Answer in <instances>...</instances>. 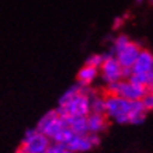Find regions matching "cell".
<instances>
[{
  "label": "cell",
  "instance_id": "obj_1",
  "mask_svg": "<svg viewBox=\"0 0 153 153\" xmlns=\"http://www.w3.org/2000/svg\"><path fill=\"white\" fill-rule=\"evenodd\" d=\"M105 115L117 124L139 125L146 120L148 111L143 108L140 100L129 101L118 96H105Z\"/></svg>",
  "mask_w": 153,
  "mask_h": 153
},
{
  "label": "cell",
  "instance_id": "obj_2",
  "mask_svg": "<svg viewBox=\"0 0 153 153\" xmlns=\"http://www.w3.org/2000/svg\"><path fill=\"white\" fill-rule=\"evenodd\" d=\"M65 128H68L66 120L60 118V117L58 115L56 110H51V111H48L45 115H42V118L38 121L37 126H35V129H37L38 132H41L42 135H45L51 142L55 139L56 136L65 129Z\"/></svg>",
  "mask_w": 153,
  "mask_h": 153
},
{
  "label": "cell",
  "instance_id": "obj_3",
  "mask_svg": "<svg viewBox=\"0 0 153 153\" xmlns=\"http://www.w3.org/2000/svg\"><path fill=\"white\" fill-rule=\"evenodd\" d=\"M56 112L60 118H68V117H87L90 114V101L88 97L84 94H77L72 100L63 104V105L56 107Z\"/></svg>",
  "mask_w": 153,
  "mask_h": 153
},
{
  "label": "cell",
  "instance_id": "obj_4",
  "mask_svg": "<svg viewBox=\"0 0 153 153\" xmlns=\"http://www.w3.org/2000/svg\"><path fill=\"white\" fill-rule=\"evenodd\" d=\"M49 145H51V140L34 128L25 132L20 148L23 149L24 153H45Z\"/></svg>",
  "mask_w": 153,
  "mask_h": 153
},
{
  "label": "cell",
  "instance_id": "obj_5",
  "mask_svg": "<svg viewBox=\"0 0 153 153\" xmlns=\"http://www.w3.org/2000/svg\"><path fill=\"white\" fill-rule=\"evenodd\" d=\"M101 79L107 84L112 83V82H120L122 80V68L115 59V56H110V58H104L101 68L98 69Z\"/></svg>",
  "mask_w": 153,
  "mask_h": 153
},
{
  "label": "cell",
  "instance_id": "obj_6",
  "mask_svg": "<svg viewBox=\"0 0 153 153\" xmlns=\"http://www.w3.org/2000/svg\"><path fill=\"white\" fill-rule=\"evenodd\" d=\"M140 49H142V47L138 42L129 41L122 49H120L115 53V59L118 60L121 68H132V65L135 63V60L139 55Z\"/></svg>",
  "mask_w": 153,
  "mask_h": 153
},
{
  "label": "cell",
  "instance_id": "obj_7",
  "mask_svg": "<svg viewBox=\"0 0 153 153\" xmlns=\"http://www.w3.org/2000/svg\"><path fill=\"white\" fill-rule=\"evenodd\" d=\"M86 120H87L88 134L101 135L102 132H105L108 125H110V121H108L105 114H93V112H90L86 117Z\"/></svg>",
  "mask_w": 153,
  "mask_h": 153
},
{
  "label": "cell",
  "instance_id": "obj_8",
  "mask_svg": "<svg viewBox=\"0 0 153 153\" xmlns=\"http://www.w3.org/2000/svg\"><path fill=\"white\" fill-rule=\"evenodd\" d=\"M65 146L73 153H86V152H90L91 149H94L91 142H90L88 134L87 135H73Z\"/></svg>",
  "mask_w": 153,
  "mask_h": 153
},
{
  "label": "cell",
  "instance_id": "obj_9",
  "mask_svg": "<svg viewBox=\"0 0 153 153\" xmlns=\"http://www.w3.org/2000/svg\"><path fill=\"white\" fill-rule=\"evenodd\" d=\"M153 63V53L149 49L142 48L139 52V55L135 60V63L132 65L131 70L132 73H148Z\"/></svg>",
  "mask_w": 153,
  "mask_h": 153
},
{
  "label": "cell",
  "instance_id": "obj_10",
  "mask_svg": "<svg viewBox=\"0 0 153 153\" xmlns=\"http://www.w3.org/2000/svg\"><path fill=\"white\" fill-rule=\"evenodd\" d=\"M63 120H66L68 128L74 135H87L88 134L86 117H68V118H63Z\"/></svg>",
  "mask_w": 153,
  "mask_h": 153
},
{
  "label": "cell",
  "instance_id": "obj_11",
  "mask_svg": "<svg viewBox=\"0 0 153 153\" xmlns=\"http://www.w3.org/2000/svg\"><path fill=\"white\" fill-rule=\"evenodd\" d=\"M98 74H100L98 69L84 65L83 68L79 70V73H77V84L84 86V87H86V86H91L94 80L98 77Z\"/></svg>",
  "mask_w": 153,
  "mask_h": 153
},
{
  "label": "cell",
  "instance_id": "obj_12",
  "mask_svg": "<svg viewBox=\"0 0 153 153\" xmlns=\"http://www.w3.org/2000/svg\"><path fill=\"white\" fill-rule=\"evenodd\" d=\"M90 101V112L93 114H105V96L97 91L88 98Z\"/></svg>",
  "mask_w": 153,
  "mask_h": 153
},
{
  "label": "cell",
  "instance_id": "obj_13",
  "mask_svg": "<svg viewBox=\"0 0 153 153\" xmlns=\"http://www.w3.org/2000/svg\"><path fill=\"white\" fill-rule=\"evenodd\" d=\"M102 62H104V56L98 55V53H94V55L88 56L87 59H86V63H84V65L91 66V68H96V69H100L101 65H102Z\"/></svg>",
  "mask_w": 153,
  "mask_h": 153
},
{
  "label": "cell",
  "instance_id": "obj_14",
  "mask_svg": "<svg viewBox=\"0 0 153 153\" xmlns=\"http://www.w3.org/2000/svg\"><path fill=\"white\" fill-rule=\"evenodd\" d=\"M129 37L128 35H125V34H121V35H118V37L114 39V45H112V49H114V52H118L120 49H122V48L125 47L126 44L129 42Z\"/></svg>",
  "mask_w": 153,
  "mask_h": 153
},
{
  "label": "cell",
  "instance_id": "obj_15",
  "mask_svg": "<svg viewBox=\"0 0 153 153\" xmlns=\"http://www.w3.org/2000/svg\"><path fill=\"white\" fill-rule=\"evenodd\" d=\"M45 153H73V152H70V150L66 148L65 145L52 143V142H51L49 148L47 149V152H45Z\"/></svg>",
  "mask_w": 153,
  "mask_h": 153
},
{
  "label": "cell",
  "instance_id": "obj_16",
  "mask_svg": "<svg viewBox=\"0 0 153 153\" xmlns=\"http://www.w3.org/2000/svg\"><path fill=\"white\" fill-rule=\"evenodd\" d=\"M140 102H142L143 108L148 112L149 111H153V93H149V91H146V94H145L143 97H142Z\"/></svg>",
  "mask_w": 153,
  "mask_h": 153
},
{
  "label": "cell",
  "instance_id": "obj_17",
  "mask_svg": "<svg viewBox=\"0 0 153 153\" xmlns=\"http://www.w3.org/2000/svg\"><path fill=\"white\" fill-rule=\"evenodd\" d=\"M124 23H125V19H124V17H117L114 24H112V30H118Z\"/></svg>",
  "mask_w": 153,
  "mask_h": 153
},
{
  "label": "cell",
  "instance_id": "obj_18",
  "mask_svg": "<svg viewBox=\"0 0 153 153\" xmlns=\"http://www.w3.org/2000/svg\"><path fill=\"white\" fill-rule=\"evenodd\" d=\"M142 1H143V0H136V4H140Z\"/></svg>",
  "mask_w": 153,
  "mask_h": 153
},
{
  "label": "cell",
  "instance_id": "obj_19",
  "mask_svg": "<svg viewBox=\"0 0 153 153\" xmlns=\"http://www.w3.org/2000/svg\"><path fill=\"white\" fill-rule=\"evenodd\" d=\"M149 1H150V4H153V0H149Z\"/></svg>",
  "mask_w": 153,
  "mask_h": 153
}]
</instances>
